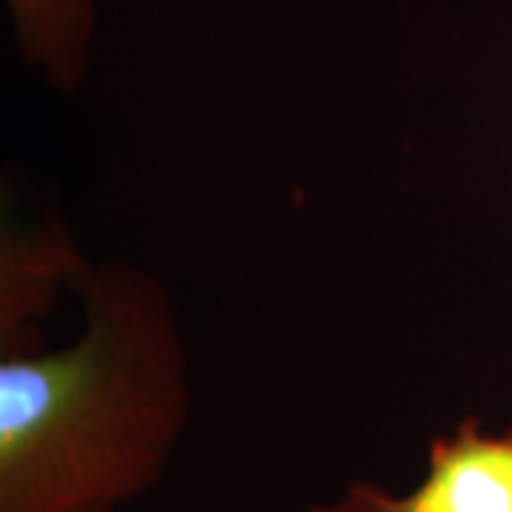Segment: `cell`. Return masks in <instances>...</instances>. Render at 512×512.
<instances>
[{
	"instance_id": "cell-3",
	"label": "cell",
	"mask_w": 512,
	"mask_h": 512,
	"mask_svg": "<svg viewBox=\"0 0 512 512\" xmlns=\"http://www.w3.org/2000/svg\"><path fill=\"white\" fill-rule=\"evenodd\" d=\"M86 512H111V510H106V507H100V510H86Z\"/></svg>"
},
{
	"instance_id": "cell-2",
	"label": "cell",
	"mask_w": 512,
	"mask_h": 512,
	"mask_svg": "<svg viewBox=\"0 0 512 512\" xmlns=\"http://www.w3.org/2000/svg\"><path fill=\"white\" fill-rule=\"evenodd\" d=\"M311 512H512V427L487 436L476 419H464L453 436L430 444V470L413 493L359 481L342 501Z\"/></svg>"
},
{
	"instance_id": "cell-1",
	"label": "cell",
	"mask_w": 512,
	"mask_h": 512,
	"mask_svg": "<svg viewBox=\"0 0 512 512\" xmlns=\"http://www.w3.org/2000/svg\"><path fill=\"white\" fill-rule=\"evenodd\" d=\"M92 328L63 353L0 365V512H86L163 473L185 421L174 336L148 288L97 285Z\"/></svg>"
}]
</instances>
